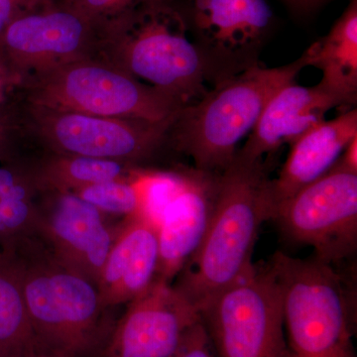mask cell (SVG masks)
I'll return each mask as SVG.
<instances>
[{
	"mask_svg": "<svg viewBox=\"0 0 357 357\" xmlns=\"http://www.w3.org/2000/svg\"><path fill=\"white\" fill-rule=\"evenodd\" d=\"M0 267L20 286L39 351L86 357L105 333L98 285L61 261L39 236L0 245Z\"/></svg>",
	"mask_w": 357,
	"mask_h": 357,
	"instance_id": "1",
	"label": "cell"
},
{
	"mask_svg": "<svg viewBox=\"0 0 357 357\" xmlns=\"http://www.w3.org/2000/svg\"><path fill=\"white\" fill-rule=\"evenodd\" d=\"M270 181L264 162L234 160L220 174L206 234L172 283L199 312L252 267L260 227L273 220Z\"/></svg>",
	"mask_w": 357,
	"mask_h": 357,
	"instance_id": "2",
	"label": "cell"
},
{
	"mask_svg": "<svg viewBox=\"0 0 357 357\" xmlns=\"http://www.w3.org/2000/svg\"><path fill=\"white\" fill-rule=\"evenodd\" d=\"M306 67L303 55L281 67L256 65L208 89L199 100L182 107L171 124L175 126L178 149L191 157L195 169L225 172L270 98L282 86L296 81Z\"/></svg>",
	"mask_w": 357,
	"mask_h": 357,
	"instance_id": "3",
	"label": "cell"
},
{
	"mask_svg": "<svg viewBox=\"0 0 357 357\" xmlns=\"http://www.w3.org/2000/svg\"><path fill=\"white\" fill-rule=\"evenodd\" d=\"M128 74L183 107L208 91L198 50L173 0H141L105 23Z\"/></svg>",
	"mask_w": 357,
	"mask_h": 357,
	"instance_id": "4",
	"label": "cell"
},
{
	"mask_svg": "<svg viewBox=\"0 0 357 357\" xmlns=\"http://www.w3.org/2000/svg\"><path fill=\"white\" fill-rule=\"evenodd\" d=\"M288 357H356L349 300L340 275L316 258L276 252Z\"/></svg>",
	"mask_w": 357,
	"mask_h": 357,
	"instance_id": "5",
	"label": "cell"
},
{
	"mask_svg": "<svg viewBox=\"0 0 357 357\" xmlns=\"http://www.w3.org/2000/svg\"><path fill=\"white\" fill-rule=\"evenodd\" d=\"M199 314L217 357H288L280 285L268 264H253Z\"/></svg>",
	"mask_w": 357,
	"mask_h": 357,
	"instance_id": "6",
	"label": "cell"
},
{
	"mask_svg": "<svg viewBox=\"0 0 357 357\" xmlns=\"http://www.w3.org/2000/svg\"><path fill=\"white\" fill-rule=\"evenodd\" d=\"M42 107L171 126L182 105L126 70L74 63L45 75L34 89Z\"/></svg>",
	"mask_w": 357,
	"mask_h": 357,
	"instance_id": "7",
	"label": "cell"
},
{
	"mask_svg": "<svg viewBox=\"0 0 357 357\" xmlns=\"http://www.w3.org/2000/svg\"><path fill=\"white\" fill-rule=\"evenodd\" d=\"M198 50L206 83H222L260 64L274 31L267 0H173Z\"/></svg>",
	"mask_w": 357,
	"mask_h": 357,
	"instance_id": "8",
	"label": "cell"
},
{
	"mask_svg": "<svg viewBox=\"0 0 357 357\" xmlns=\"http://www.w3.org/2000/svg\"><path fill=\"white\" fill-rule=\"evenodd\" d=\"M284 234L314 248V258L344 259L357 245V173L332 168L277 208Z\"/></svg>",
	"mask_w": 357,
	"mask_h": 357,
	"instance_id": "9",
	"label": "cell"
},
{
	"mask_svg": "<svg viewBox=\"0 0 357 357\" xmlns=\"http://www.w3.org/2000/svg\"><path fill=\"white\" fill-rule=\"evenodd\" d=\"M201 314L172 283L156 279L128 303L105 357H172Z\"/></svg>",
	"mask_w": 357,
	"mask_h": 357,
	"instance_id": "10",
	"label": "cell"
},
{
	"mask_svg": "<svg viewBox=\"0 0 357 357\" xmlns=\"http://www.w3.org/2000/svg\"><path fill=\"white\" fill-rule=\"evenodd\" d=\"M35 199L40 238L61 261L98 285L115 229L74 192L44 190Z\"/></svg>",
	"mask_w": 357,
	"mask_h": 357,
	"instance_id": "11",
	"label": "cell"
},
{
	"mask_svg": "<svg viewBox=\"0 0 357 357\" xmlns=\"http://www.w3.org/2000/svg\"><path fill=\"white\" fill-rule=\"evenodd\" d=\"M47 137L60 153L116 160L131 164L158 148L171 126L51 110Z\"/></svg>",
	"mask_w": 357,
	"mask_h": 357,
	"instance_id": "12",
	"label": "cell"
},
{
	"mask_svg": "<svg viewBox=\"0 0 357 357\" xmlns=\"http://www.w3.org/2000/svg\"><path fill=\"white\" fill-rule=\"evenodd\" d=\"M218 180L220 174L195 168L176 174L158 218V280L173 283L198 249L215 208Z\"/></svg>",
	"mask_w": 357,
	"mask_h": 357,
	"instance_id": "13",
	"label": "cell"
},
{
	"mask_svg": "<svg viewBox=\"0 0 357 357\" xmlns=\"http://www.w3.org/2000/svg\"><path fill=\"white\" fill-rule=\"evenodd\" d=\"M158 223L146 213L124 218L103 264L98 288L105 309L131 302L156 280Z\"/></svg>",
	"mask_w": 357,
	"mask_h": 357,
	"instance_id": "14",
	"label": "cell"
},
{
	"mask_svg": "<svg viewBox=\"0 0 357 357\" xmlns=\"http://www.w3.org/2000/svg\"><path fill=\"white\" fill-rule=\"evenodd\" d=\"M340 102L319 84L301 86L291 82L274 93L263 109L259 121L238 149L234 160L243 163L263 162L285 145L326 121V114Z\"/></svg>",
	"mask_w": 357,
	"mask_h": 357,
	"instance_id": "15",
	"label": "cell"
},
{
	"mask_svg": "<svg viewBox=\"0 0 357 357\" xmlns=\"http://www.w3.org/2000/svg\"><path fill=\"white\" fill-rule=\"evenodd\" d=\"M105 24L54 0H43L11 21L0 39L20 57H65L88 46Z\"/></svg>",
	"mask_w": 357,
	"mask_h": 357,
	"instance_id": "16",
	"label": "cell"
},
{
	"mask_svg": "<svg viewBox=\"0 0 357 357\" xmlns=\"http://www.w3.org/2000/svg\"><path fill=\"white\" fill-rule=\"evenodd\" d=\"M357 136V110L351 109L307 130L291 145L278 177L270 181L273 211L303 188L328 172L347 143ZM274 218V215H273Z\"/></svg>",
	"mask_w": 357,
	"mask_h": 357,
	"instance_id": "17",
	"label": "cell"
},
{
	"mask_svg": "<svg viewBox=\"0 0 357 357\" xmlns=\"http://www.w3.org/2000/svg\"><path fill=\"white\" fill-rule=\"evenodd\" d=\"M307 67L321 70L318 84L340 102L351 107L357 100V0H351L330 32L303 53Z\"/></svg>",
	"mask_w": 357,
	"mask_h": 357,
	"instance_id": "18",
	"label": "cell"
},
{
	"mask_svg": "<svg viewBox=\"0 0 357 357\" xmlns=\"http://www.w3.org/2000/svg\"><path fill=\"white\" fill-rule=\"evenodd\" d=\"M129 165L116 160L63 155L45 164L36 174L42 191L74 192L88 185L132 177L136 172L128 170Z\"/></svg>",
	"mask_w": 357,
	"mask_h": 357,
	"instance_id": "19",
	"label": "cell"
},
{
	"mask_svg": "<svg viewBox=\"0 0 357 357\" xmlns=\"http://www.w3.org/2000/svg\"><path fill=\"white\" fill-rule=\"evenodd\" d=\"M39 351L20 286L0 267V357H26Z\"/></svg>",
	"mask_w": 357,
	"mask_h": 357,
	"instance_id": "20",
	"label": "cell"
},
{
	"mask_svg": "<svg viewBox=\"0 0 357 357\" xmlns=\"http://www.w3.org/2000/svg\"><path fill=\"white\" fill-rule=\"evenodd\" d=\"M149 175L150 173L136 172L130 178L88 185L74 192L93 204L103 215L132 217L144 210Z\"/></svg>",
	"mask_w": 357,
	"mask_h": 357,
	"instance_id": "21",
	"label": "cell"
},
{
	"mask_svg": "<svg viewBox=\"0 0 357 357\" xmlns=\"http://www.w3.org/2000/svg\"><path fill=\"white\" fill-rule=\"evenodd\" d=\"M41 192L36 172L0 166V199L35 201Z\"/></svg>",
	"mask_w": 357,
	"mask_h": 357,
	"instance_id": "22",
	"label": "cell"
},
{
	"mask_svg": "<svg viewBox=\"0 0 357 357\" xmlns=\"http://www.w3.org/2000/svg\"><path fill=\"white\" fill-rule=\"evenodd\" d=\"M54 1L84 14L91 20L105 22L141 0H54Z\"/></svg>",
	"mask_w": 357,
	"mask_h": 357,
	"instance_id": "23",
	"label": "cell"
},
{
	"mask_svg": "<svg viewBox=\"0 0 357 357\" xmlns=\"http://www.w3.org/2000/svg\"><path fill=\"white\" fill-rule=\"evenodd\" d=\"M172 357H217L202 319L188 331Z\"/></svg>",
	"mask_w": 357,
	"mask_h": 357,
	"instance_id": "24",
	"label": "cell"
},
{
	"mask_svg": "<svg viewBox=\"0 0 357 357\" xmlns=\"http://www.w3.org/2000/svg\"><path fill=\"white\" fill-rule=\"evenodd\" d=\"M43 0H0V36L18 15Z\"/></svg>",
	"mask_w": 357,
	"mask_h": 357,
	"instance_id": "25",
	"label": "cell"
},
{
	"mask_svg": "<svg viewBox=\"0 0 357 357\" xmlns=\"http://www.w3.org/2000/svg\"><path fill=\"white\" fill-rule=\"evenodd\" d=\"M297 18L311 17L333 0H280Z\"/></svg>",
	"mask_w": 357,
	"mask_h": 357,
	"instance_id": "26",
	"label": "cell"
},
{
	"mask_svg": "<svg viewBox=\"0 0 357 357\" xmlns=\"http://www.w3.org/2000/svg\"><path fill=\"white\" fill-rule=\"evenodd\" d=\"M333 167L347 172L357 173V136L347 143Z\"/></svg>",
	"mask_w": 357,
	"mask_h": 357,
	"instance_id": "27",
	"label": "cell"
},
{
	"mask_svg": "<svg viewBox=\"0 0 357 357\" xmlns=\"http://www.w3.org/2000/svg\"><path fill=\"white\" fill-rule=\"evenodd\" d=\"M26 357H66L64 356H61V354H52V352L37 351L33 352V354H29Z\"/></svg>",
	"mask_w": 357,
	"mask_h": 357,
	"instance_id": "28",
	"label": "cell"
}]
</instances>
